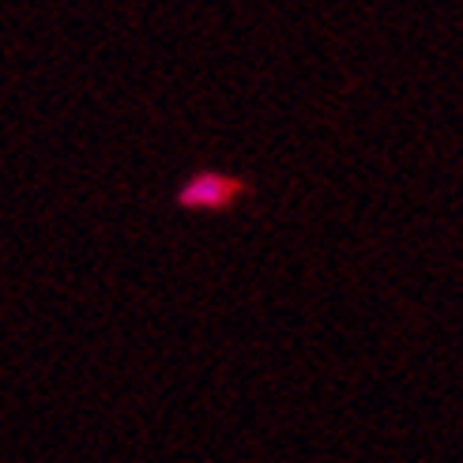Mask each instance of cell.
Returning a JSON list of instances; mask_svg holds the SVG:
<instances>
[{
    "label": "cell",
    "mask_w": 463,
    "mask_h": 463,
    "mask_svg": "<svg viewBox=\"0 0 463 463\" xmlns=\"http://www.w3.org/2000/svg\"><path fill=\"white\" fill-rule=\"evenodd\" d=\"M245 193H249V184L241 177H230L219 170H200L181 184L177 203L184 212H230Z\"/></svg>",
    "instance_id": "1"
}]
</instances>
